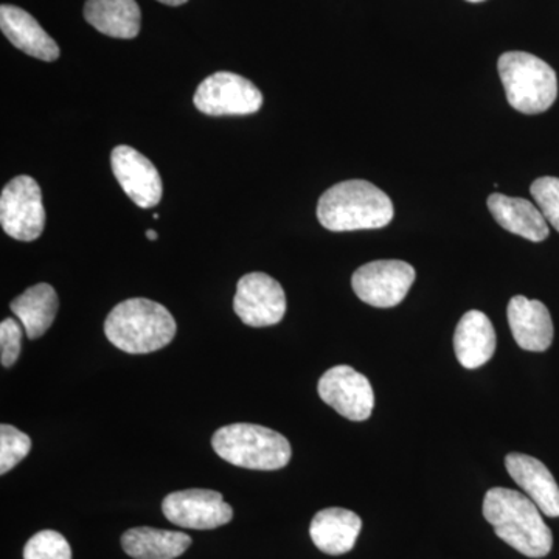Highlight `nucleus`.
Wrapping results in <instances>:
<instances>
[{"label": "nucleus", "instance_id": "9d476101", "mask_svg": "<svg viewBox=\"0 0 559 559\" xmlns=\"http://www.w3.org/2000/svg\"><path fill=\"white\" fill-rule=\"evenodd\" d=\"M162 511L171 524L183 528L213 530L234 520V510L223 495L212 489H183L168 495Z\"/></svg>", "mask_w": 559, "mask_h": 559}, {"label": "nucleus", "instance_id": "cd10ccee", "mask_svg": "<svg viewBox=\"0 0 559 559\" xmlns=\"http://www.w3.org/2000/svg\"><path fill=\"white\" fill-rule=\"evenodd\" d=\"M468 2L479 3V2H484V0H468Z\"/></svg>", "mask_w": 559, "mask_h": 559}, {"label": "nucleus", "instance_id": "39448f33", "mask_svg": "<svg viewBox=\"0 0 559 559\" xmlns=\"http://www.w3.org/2000/svg\"><path fill=\"white\" fill-rule=\"evenodd\" d=\"M498 70L511 108L522 114H540L558 97V79L546 61L525 51H507Z\"/></svg>", "mask_w": 559, "mask_h": 559}, {"label": "nucleus", "instance_id": "bb28decb", "mask_svg": "<svg viewBox=\"0 0 559 559\" xmlns=\"http://www.w3.org/2000/svg\"><path fill=\"white\" fill-rule=\"evenodd\" d=\"M146 237H148V240L154 241L157 240V231L154 230H146Z\"/></svg>", "mask_w": 559, "mask_h": 559}, {"label": "nucleus", "instance_id": "393cba45", "mask_svg": "<svg viewBox=\"0 0 559 559\" xmlns=\"http://www.w3.org/2000/svg\"><path fill=\"white\" fill-rule=\"evenodd\" d=\"M22 323L17 320L7 318L0 323V360L5 369L16 364L21 355Z\"/></svg>", "mask_w": 559, "mask_h": 559}, {"label": "nucleus", "instance_id": "f8f14e48", "mask_svg": "<svg viewBox=\"0 0 559 559\" xmlns=\"http://www.w3.org/2000/svg\"><path fill=\"white\" fill-rule=\"evenodd\" d=\"M110 168L135 205L151 209L159 204L164 193L159 171L138 150L127 145L116 146L110 153Z\"/></svg>", "mask_w": 559, "mask_h": 559}, {"label": "nucleus", "instance_id": "aec40b11", "mask_svg": "<svg viewBox=\"0 0 559 559\" xmlns=\"http://www.w3.org/2000/svg\"><path fill=\"white\" fill-rule=\"evenodd\" d=\"M191 546L186 533L153 527H135L121 536L124 554L134 559H176Z\"/></svg>", "mask_w": 559, "mask_h": 559}, {"label": "nucleus", "instance_id": "f257e3e1", "mask_svg": "<svg viewBox=\"0 0 559 559\" xmlns=\"http://www.w3.org/2000/svg\"><path fill=\"white\" fill-rule=\"evenodd\" d=\"M484 518L498 538L525 557H547L554 547V535L536 503L514 489H489L484 499Z\"/></svg>", "mask_w": 559, "mask_h": 559}, {"label": "nucleus", "instance_id": "20e7f679", "mask_svg": "<svg viewBox=\"0 0 559 559\" xmlns=\"http://www.w3.org/2000/svg\"><path fill=\"white\" fill-rule=\"evenodd\" d=\"M212 447L230 465L253 471L285 468L293 455L285 436L250 423H235L216 430Z\"/></svg>", "mask_w": 559, "mask_h": 559}, {"label": "nucleus", "instance_id": "a878e982", "mask_svg": "<svg viewBox=\"0 0 559 559\" xmlns=\"http://www.w3.org/2000/svg\"><path fill=\"white\" fill-rule=\"evenodd\" d=\"M157 2L165 3V5L179 7L183 5L186 2H189V0H157Z\"/></svg>", "mask_w": 559, "mask_h": 559}, {"label": "nucleus", "instance_id": "7ed1b4c3", "mask_svg": "<svg viewBox=\"0 0 559 559\" xmlns=\"http://www.w3.org/2000/svg\"><path fill=\"white\" fill-rule=\"evenodd\" d=\"M176 320L164 305L128 299L109 312L105 334L114 347L131 355H146L167 347L176 336Z\"/></svg>", "mask_w": 559, "mask_h": 559}, {"label": "nucleus", "instance_id": "9b49d317", "mask_svg": "<svg viewBox=\"0 0 559 559\" xmlns=\"http://www.w3.org/2000/svg\"><path fill=\"white\" fill-rule=\"evenodd\" d=\"M318 392L323 403L349 421H366L374 407L370 381L348 366H336L320 378Z\"/></svg>", "mask_w": 559, "mask_h": 559}, {"label": "nucleus", "instance_id": "1a4fd4ad", "mask_svg": "<svg viewBox=\"0 0 559 559\" xmlns=\"http://www.w3.org/2000/svg\"><path fill=\"white\" fill-rule=\"evenodd\" d=\"M234 310L246 325L255 329L277 325L285 318V290L271 275L250 272L238 282Z\"/></svg>", "mask_w": 559, "mask_h": 559}, {"label": "nucleus", "instance_id": "6ab92c4d", "mask_svg": "<svg viewBox=\"0 0 559 559\" xmlns=\"http://www.w3.org/2000/svg\"><path fill=\"white\" fill-rule=\"evenodd\" d=\"M84 20L110 38L132 39L139 35L142 14L135 0H87Z\"/></svg>", "mask_w": 559, "mask_h": 559}, {"label": "nucleus", "instance_id": "2eb2a0df", "mask_svg": "<svg viewBox=\"0 0 559 559\" xmlns=\"http://www.w3.org/2000/svg\"><path fill=\"white\" fill-rule=\"evenodd\" d=\"M0 28L16 49L40 61H57L60 47L27 11L14 5L0 7Z\"/></svg>", "mask_w": 559, "mask_h": 559}, {"label": "nucleus", "instance_id": "5701e85b", "mask_svg": "<svg viewBox=\"0 0 559 559\" xmlns=\"http://www.w3.org/2000/svg\"><path fill=\"white\" fill-rule=\"evenodd\" d=\"M24 559H72V549L61 533L43 530L25 544Z\"/></svg>", "mask_w": 559, "mask_h": 559}, {"label": "nucleus", "instance_id": "0eeeda50", "mask_svg": "<svg viewBox=\"0 0 559 559\" xmlns=\"http://www.w3.org/2000/svg\"><path fill=\"white\" fill-rule=\"evenodd\" d=\"M193 102L205 116H249L263 106V94L245 76L216 72L202 81Z\"/></svg>", "mask_w": 559, "mask_h": 559}, {"label": "nucleus", "instance_id": "ddd939ff", "mask_svg": "<svg viewBox=\"0 0 559 559\" xmlns=\"http://www.w3.org/2000/svg\"><path fill=\"white\" fill-rule=\"evenodd\" d=\"M509 325L514 341L527 352H546L554 342V322L546 305L516 296L510 300Z\"/></svg>", "mask_w": 559, "mask_h": 559}, {"label": "nucleus", "instance_id": "a211bd4d", "mask_svg": "<svg viewBox=\"0 0 559 559\" xmlns=\"http://www.w3.org/2000/svg\"><path fill=\"white\" fill-rule=\"evenodd\" d=\"M488 209L499 226L510 234L533 242H540L549 237V223L540 210L527 200L495 193L488 198Z\"/></svg>", "mask_w": 559, "mask_h": 559}, {"label": "nucleus", "instance_id": "423d86ee", "mask_svg": "<svg viewBox=\"0 0 559 559\" xmlns=\"http://www.w3.org/2000/svg\"><path fill=\"white\" fill-rule=\"evenodd\" d=\"M0 224L9 237L20 241L38 240L46 227V210L40 187L31 176H17L0 194Z\"/></svg>", "mask_w": 559, "mask_h": 559}, {"label": "nucleus", "instance_id": "f03ea898", "mask_svg": "<svg viewBox=\"0 0 559 559\" xmlns=\"http://www.w3.org/2000/svg\"><path fill=\"white\" fill-rule=\"evenodd\" d=\"M395 210L384 191L367 180H345L322 194L318 218L331 231L381 229L389 226Z\"/></svg>", "mask_w": 559, "mask_h": 559}, {"label": "nucleus", "instance_id": "dca6fc26", "mask_svg": "<svg viewBox=\"0 0 559 559\" xmlns=\"http://www.w3.org/2000/svg\"><path fill=\"white\" fill-rule=\"evenodd\" d=\"M362 530L358 514L345 509H325L312 518L310 536L314 546L331 557L348 554Z\"/></svg>", "mask_w": 559, "mask_h": 559}, {"label": "nucleus", "instance_id": "4be33fe9", "mask_svg": "<svg viewBox=\"0 0 559 559\" xmlns=\"http://www.w3.org/2000/svg\"><path fill=\"white\" fill-rule=\"evenodd\" d=\"M32 451V439L14 426H0V474L5 476Z\"/></svg>", "mask_w": 559, "mask_h": 559}, {"label": "nucleus", "instance_id": "4468645a", "mask_svg": "<svg viewBox=\"0 0 559 559\" xmlns=\"http://www.w3.org/2000/svg\"><path fill=\"white\" fill-rule=\"evenodd\" d=\"M506 466L511 479L527 492L540 513L549 518H559V487L549 468L540 460L520 452H511L506 457Z\"/></svg>", "mask_w": 559, "mask_h": 559}, {"label": "nucleus", "instance_id": "412c9836", "mask_svg": "<svg viewBox=\"0 0 559 559\" xmlns=\"http://www.w3.org/2000/svg\"><path fill=\"white\" fill-rule=\"evenodd\" d=\"M58 301L57 290L49 283H38L16 297L10 304L11 311L20 319L28 340H38L50 329L57 318Z\"/></svg>", "mask_w": 559, "mask_h": 559}, {"label": "nucleus", "instance_id": "f3484780", "mask_svg": "<svg viewBox=\"0 0 559 559\" xmlns=\"http://www.w3.org/2000/svg\"><path fill=\"white\" fill-rule=\"evenodd\" d=\"M454 349L459 362L468 370L479 369L495 356L496 331L487 314L473 310L460 319Z\"/></svg>", "mask_w": 559, "mask_h": 559}, {"label": "nucleus", "instance_id": "6e6552de", "mask_svg": "<svg viewBox=\"0 0 559 559\" xmlns=\"http://www.w3.org/2000/svg\"><path fill=\"white\" fill-rule=\"evenodd\" d=\"M414 282V266L401 260L371 261L352 277L356 296L374 308L396 307L406 299Z\"/></svg>", "mask_w": 559, "mask_h": 559}, {"label": "nucleus", "instance_id": "b1692460", "mask_svg": "<svg viewBox=\"0 0 559 559\" xmlns=\"http://www.w3.org/2000/svg\"><path fill=\"white\" fill-rule=\"evenodd\" d=\"M530 193L535 198L547 223L559 231V178L546 176L536 179L530 187Z\"/></svg>", "mask_w": 559, "mask_h": 559}]
</instances>
